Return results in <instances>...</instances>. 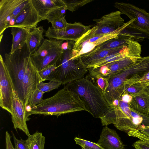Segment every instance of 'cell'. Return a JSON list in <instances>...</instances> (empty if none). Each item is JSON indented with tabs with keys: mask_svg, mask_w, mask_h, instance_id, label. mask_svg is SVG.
Wrapping results in <instances>:
<instances>
[{
	"mask_svg": "<svg viewBox=\"0 0 149 149\" xmlns=\"http://www.w3.org/2000/svg\"><path fill=\"white\" fill-rule=\"evenodd\" d=\"M99 118L102 126L113 124L117 129L127 133L149 126V115L135 111L120 97L109 105Z\"/></svg>",
	"mask_w": 149,
	"mask_h": 149,
	"instance_id": "6da1fadb",
	"label": "cell"
},
{
	"mask_svg": "<svg viewBox=\"0 0 149 149\" xmlns=\"http://www.w3.org/2000/svg\"><path fill=\"white\" fill-rule=\"evenodd\" d=\"M81 111H86L84 103L78 95L66 86L54 95L43 99L26 113L29 120L32 114L55 115Z\"/></svg>",
	"mask_w": 149,
	"mask_h": 149,
	"instance_id": "7a4b0ae2",
	"label": "cell"
},
{
	"mask_svg": "<svg viewBox=\"0 0 149 149\" xmlns=\"http://www.w3.org/2000/svg\"><path fill=\"white\" fill-rule=\"evenodd\" d=\"M74 91L83 102L93 117L100 118L109 104L103 92L92 80L89 75L69 83L65 86Z\"/></svg>",
	"mask_w": 149,
	"mask_h": 149,
	"instance_id": "3957f363",
	"label": "cell"
},
{
	"mask_svg": "<svg viewBox=\"0 0 149 149\" xmlns=\"http://www.w3.org/2000/svg\"><path fill=\"white\" fill-rule=\"evenodd\" d=\"M74 42L69 41L68 48L64 50L58 62L54 71L48 76L46 80L53 79L58 80L62 85L66 84L81 79L88 72V69L80 56L71 59Z\"/></svg>",
	"mask_w": 149,
	"mask_h": 149,
	"instance_id": "277c9868",
	"label": "cell"
},
{
	"mask_svg": "<svg viewBox=\"0 0 149 149\" xmlns=\"http://www.w3.org/2000/svg\"><path fill=\"white\" fill-rule=\"evenodd\" d=\"M30 56L26 45L22 49L17 51L12 54H5V65L12 79L15 91L22 101V81L27 62Z\"/></svg>",
	"mask_w": 149,
	"mask_h": 149,
	"instance_id": "5b68a950",
	"label": "cell"
},
{
	"mask_svg": "<svg viewBox=\"0 0 149 149\" xmlns=\"http://www.w3.org/2000/svg\"><path fill=\"white\" fill-rule=\"evenodd\" d=\"M128 23V22L125 23L123 25L111 33L89 36H82L74 43L71 59L75 58L88 53L109 40L118 38L120 33Z\"/></svg>",
	"mask_w": 149,
	"mask_h": 149,
	"instance_id": "8992f818",
	"label": "cell"
},
{
	"mask_svg": "<svg viewBox=\"0 0 149 149\" xmlns=\"http://www.w3.org/2000/svg\"><path fill=\"white\" fill-rule=\"evenodd\" d=\"M29 0H1L0 35L5 30L13 27L14 21Z\"/></svg>",
	"mask_w": 149,
	"mask_h": 149,
	"instance_id": "52a82bcc",
	"label": "cell"
},
{
	"mask_svg": "<svg viewBox=\"0 0 149 149\" xmlns=\"http://www.w3.org/2000/svg\"><path fill=\"white\" fill-rule=\"evenodd\" d=\"M42 20L48 22L60 19L65 15L66 6L63 0H31Z\"/></svg>",
	"mask_w": 149,
	"mask_h": 149,
	"instance_id": "ba28073f",
	"label": "cell"
},
{
	"mask_svg": "<svg viewBox=\"0 0 149 149\" xmlns=\"http://www.w3.org/2000/svg\"><path fill=\"white\" fill-rule=\"evenodd\" d=\"M15 90L10 72L0 55V106L10 114Z\"/></svg>",
	"mask_w": 149,
	"mask_h": 149,
	"instance_id": "9c48e42d",
	"label": "cell"
},
{
	"mask_svg": "<svg viewBox=\"0 0 149 149\" xmlns=\"http://www.w3.org/2000/svg\"><path fill=\"white\" fill-rule=\"evenodd\" d=\"M114 6L130 18L131 25L149 33V13L129 3L116 2Z\"/></svg>",
	"mask_w": 149,
	"mask_h": 149,
	"instance_id": "30bf717a",
	"label": "cell"
},
{
	"mask_svg": "<svg viewBox=\"0 0 149 149\" xmlns=\"http://www.w3.org/2000/svg\"><path fill=\"white\" fill-rule=\"evenodd\" d=\"M92 25H85L79 22L68 23L67 26L61 29L49 27L45 36L49 39L75 42L90 29Z\"/></svg>",
	"mask_w": 149,
	"mask_h": 149,
	"instance_id": "8fae6325",
	"label": "cell"
},
{
	"mask_svg": "<svg viewBox=\"0 0 149 149\" xmlns=\"http://www.w3.org/2000/svg\"><path fill=\"white\" fill-rule=\"evenodd\" d=\"M141 58L127 57L99 68H88L89 76L91 79L99 75L109 79L134 64Z\"/></svg>",
	"mask_w": 149,
	"mask_h": 149,
	"instance_id": "7c38bea8",
	"label": "cell"
},
{
	"mask_svg": "<svg viewBox=\"0 0 149 149\" xmlns=\"http://www.w3.org/2000/svg\"><path fill=\"white\" fill-rule=\"evenodd\" d=\"M40 81L38 71L30 56L27 62L22 81V101L25 109L30 97L37 89V86Z\"/></svg>",
	"mask_w": 149,
	"mask_h": 149,
	"instance_id": "4fadbf2b",
	"label": "cell"
},
{
	"mask_svg": "<svg viewBox=\"0 0 149 149\" xmlns=\"http://www.w3.org/2000/svg\"><path fill=\"white\" fill-rule=\"evenodd\" d=\"M42 20L31 0H29V3L15 19L13 27H22L31 30L37 27L38 23Z\"/></svg>",
	"mask_w": 149,
	"mask_h": 149,
	"instance_id": "5bb4252c",
	"label": "cell"
},
{
	"mask_svg": "<svg viewBox=\"0 0 149 149\" xmlns=\"http://www.w3.org/2000/svg\"><path fill=\"white\" fill-rule=\"evenodd\" d=\"M11 114L14 129L16 130L19 129L28 137L30 136L31 134L26 123L28 120L26 111L22 101L19 99L15 91L14 93Z\"/></svg>",
	"mask_w": 149,
	"mask_h": 149,
	"instance_id": "9a60e30c",
	"label": "cell"
},
{
	"mask_svg": "<svg viewBox=\"0 0 149 149\" xmlns=\"http://www.w3.org/2000/svg\"><path fill=\"white\" fill-rule=\"evenodd\" d=\"M97 143L104 149H124V145L114 130L103 127Z\"/></svg>",
	"mask_w": 149,
	"mask_h": 149,
	"instance_id": "2e32d148",
	"label": "cell"
},
{
	"mask_svg": "<svg viewBox=\"0 0 149 149\" xmlns=\"http://www.w3.org/2000/svg\"><path fill=\"white\" fill-rule=\"evenodd\" d=\"M64 41L54 39H45L37 51L30 55L34 64L42 60Z\"/></svg>",
	"mask_w": 149,
	"mask_h": 149,
	"instance_id": "e0dca14e",
	"label": "cell"
},
{
	"mask_svg": "<svg viewBox=\"0 0 149 149\" xmlns=\"http://www.w3.org/2000/svg\"><path fill=\"white\" fill-rule=\"evenodd\" d=\"M121 14L119 10L112 12L93 20L98 26L109 27L117 29L125 24L124 19L121 17Z\"/></svg>",
	"mask_w": 149,
	"mask_h": 149,
	"instance_id": "ac0fdd59",
	"label": "cell"
},
{
	"mask_svg": "<svg viewBox=\"0 0 149 149\" xmlns=\"http://www.w3.org/2000/svg\"><path fill=\"white\" fill-rule=\"evenodd\" d=\"M31 30L20 27H11L12 43L10 54H12L17 51L22 49L26 45L28 33Z\"/></svg>",
	"mask_w": 149,
	"mask_h": 149,
	"instance_id": "d6986e66",
	"label": "cell"
},
{
	"mask_svg": "<svg viewBox=\"0 0 149 149\" xmlns=\"http://www.w3.org/2000/svg\"><path fill=\"white\" fill-rule=\"evenodd\" d=\"M132 99L129 104L130 107L139 113L149 115V94L145 90L141 92L131 95Z\"/></svg>",
	"mask_w": 149,
	"mask_h": 149,
	"instance_id": "ffe728a7",
	"label": "cell"
},
{
	"mask_svg": "<svg viewBox=\"0 0 149 149\" xmlns=\"http://www.w3.org/2000/svg\"><path fill=\"white\" fill-rule=\"evenodd\" d=\"M44 31L43 26H40L29 32L26 45L30 56L36 51L41 45Z\"/></svg>",
	"mask_w": 149,
	"mask_h": 149,
	"instance_id": "44dd1931",
	"label": "cell"
},
{
	"mask_svg": "<svg viewBox=\"0 0 149 149\" xmlns=\"http://www.w3.org/2000/svg\"><path fill=\"white\" fill-rule=\"evenodd\" d=\"M126 45L111 49L97 51H92L88 53L81 56L80 57L82 62L87 68L89 65L94 62L109 55L120 52Z\"/></svg>",
	"mask_w": 149,
	"mask_h": 149,
	"instance_id": "7402d4cb",
	"label": "cell"
},
{
	"mask_svg": "<svg viewBox=\"0 0 149 149\" xmlns=\"http://www.w3.org/2000/svg\"><path fill=\"white\" fill-rule=\"evenodd\" d=\"M62 44L56 47L42 60L35 65L38 71L49 65L56 66L64 52V50L61 47Z\"/></svg>",
	"mask_w": 149,
	"mask_h": 149,
	"instance_id": "603a6c76",
	"label": "cell"
},
{
	"mask_svg": "<svg viewBox=\"0 0 149 149\" xmlns=\"http://www.w3.org/2000/svg\"><path fill=\"white\" fill-rule=\"evenodd\" d=\"M131 20L120 33L119 35L130 37L132 40L138 42L142 41L145 38L149 39V33L141 30L132 26L130 24Z\"/></svg>",
	"mask_w": 149,
	"mask_h": 149,
	"instance_id": "cb8c5ba5",
	"label": "cell"
},
{
	"mask_svg": "<svg viewBox=\"0 0 149 149\" xmlns=\"http://www.w3.org/2000/svg\"><path fill=\"white\" fill-rule=\"evenodd\" d=\"M130 40L131 39L128 36L119 35L118 38L109 40L97 46L92 51L109 50L121 47L127 45Z\"/></svg>",
	"mask_w": 149,
	"mask_h": 149,
	"instance_id": "d4e9b609",
	"label": "cell"
},
{
	"mask_svg": "<svg viewBox=\"0 0 149 149\" xmlns=\"http://www.w3.org/2000/svg\"><path fill=\"white\" fill-rule=\"evenodd\" d=\"M45 138L41 132H36L27 139L29 149H45Z\"/></svg>",
	"mask_w": 149,
	"mask_h": 149,
	"instance_id": "484cf974",
	"label": "cell"
},
{
	"mask_svg": "<svg viewBox=\"0 0 149 149\" xmlns=\"http://www.w3.org/2000/svg\"><path fill=\"white\" fill-rule=\"evenodd\" d=\"M128 134L139 139L133 144L136 149H149V137L141 133L140 130L131 131Z\"/></svg>",
	"mask_w": 149,
	"mask_h": 149,
	"instance_id": "4316f807",
	"label": "cell"
},
{
	"mask_svg": "<svg viewBox=\"0 0 149 149\" xmlns=\"http://www.w3.org/2000/svg\"><path fill=\"white\" fill-rule=\"evenodd\" d=\"M44 93L37 89L32 93L28 100L27 104L25 108L26 113L31 109L40 103L43 99Z\"/></svg>",
	"mask_w": 149,
	"mask_h": 149,
	"instance_id": "83f0119b",
	"label": "cell"
},
{
	"mask_svg": "<svg viewBox=\"0 0 149 149\" xmlns=\"http://www.w3.org/2000/svg\"><path fill=\"white\" fill-rule=\"evenodd\" d=\"M61 84L58 80L53 79L48 83L40 81L37 86V89L44 93L57 88Z\"/></svg>",
	"mask_w": 149,
	"mask_h": 149,
	"instance_id": "f1b7e54d",
	"label": "cell"
},
{
	"mask_svg": "<svg viewBox=\"0 0 149 149\" xmlns=\"http://www.w3.org/2000/svg\"><path fill=\"white\" fill-rule=\"evenodd\" d=\"M68 10L73 12L93 0H63Z\"/></svg>",
	"mask_w": 149,
	"mask_h": 149,
	"instance_id": "f546056e",
	"label": "cell"
},
{
	"mask_svg": "<svg viewBox=\"0 0 149 149\" xmlns=\"http://www.w3.org/2000/svg\"><path fill=\"white\" fill-rule=\"evenodd\" d=\"M74 140L76 144L79 145L81 149H104L97 143L77 137Z\"/></svg>",
	"mask_w": 149,
	"mask_h": 149,
	"instance_id": "4dcf8cb0",
	"label": "cell"
},
{
	"mask_svg": "<svg viewBox=\"0 0 149 149\" xmlns=\"http://www.w3.org/2000/svg\"><path fill=\"white\" fill-rule=\"evenodd\" d=\"M145 89L140 82H137L125 88L124 92L130 95H134L141 92Z\"/></svg>",
	"mask_w": 149,
	"mask_h": 149,
	"instance_id": "1f68e13d",
	"label": "cell"
},
{
	"mask_svg": "<svg viewBox=\"0 0 149 149\" xmlns=\"http://www.w3.org/2000/svg\"><path fill=\"white\" fill-rule=\"evenodd\" d=\"M91 79L93 81L103 92L104 93L108 86L109 79L104 78L99 75Z\"/></svg>",
	"mask_w": 149,
	"mask_h": 149,
	"instance_id": "d6a6232c",
	"label": "cell"
},
{
	"mask_svg": "<svg viewBox=\"0 0 149 149\" xmlns=\"http://www.w3.org/2000/svg\"><path fill=\"white\" fill-rule=\"evenodd\" d=\"M56 68V65H49L44 68L41 70L38 71L41 81H43L46 80L48 76L54 71Z\"/></svg>",
	"mask_w": 149,
	"mask_h": 149,
	"instance_id": "836d02e7",
	"label": "cell"
},
{
	"mask_svg": "<svg viewBox=\"0 0 149 149\" xmlns=\"http://www.w3.org/2000/svg\"><path fill=\"white\" fill-rule=\"evenodd\" d=\"M13 139L15 144V149H29L27 140H24L21 139H17L13 133Z\"/></svg>",
	"mask_w": 149,
	"mask_h": 149,
	"instance_id": "e575fe53",
	"label": "cell"
},
{
	"mask_svg": "<svg viewBox=\"0 0 149 149\" xmlns=\"http://www.w3.org/2000/svg\"><path fill=\"white\" fill-rule=\"evenodd\" d=\"M51 27L55 29H61L65 28L67 26L68 23L67 22L65 15L63 17L57 19L52 23Z\"/></svg>",
	"mask_w": 149,
	"mask_h": 149,
	"instance_id": "d590c367",
	"label": "cell"
},
{
	"mask_svg": "<svg viewBox=\"0 0 149 149\" xmlns=\"http://www.w3.org/2000/svg\"><path fill=\"white\" fill-rule=\"evenodd\" d=\"M138 82L145 88L149 86V70L142 75Z\"/></svg>",
	"mask_w": 149,
	"mask_h": 149,
	"instance_id": "8d00e7d4",
	"label": "cell"
},
{
	"mask_svg": "<svg viewBox=\"0 0 149 149\" xmlns=\"http://www.w3.org/2000/svg\"><path fill=\"white\" fill-rule=\"evenodd\" d=\"M5 142L6 149H15L11 141V136L7 131L5 134Z\"/></svg>",
	"mask_w": 149,
	"mask_h": 149,
	"instance_id": "74e56055",
	"label": "cell"
},
{
	"mask_svg": "<svg viewBox=\"0 0 149 149\" xmlns=\"http://www.w3.org/2000/svg\"><path fill=\"white\" fill-rule=\"evenodd\" d=\"M140 131L143 134L149 137V126L146 127L145 128L141 130Z\"/></svg>",
	"mask_w": 149,
	"mask_h": 149,
	"instance_id": "f35d334b",
	"label": "cell"
},
{
	"mask_svg": "<svg viewBox=\"0 0 149 149\" xmlns=\"http://www.w3.org/2000/svg\"><path fill=\"white\" fill-rule=\"evenodd\" d=\"M145 90L149 94V86L146 87L145 89Z\"/></svg>",
	"mask_w": 149,
	"mask_h": 149,
	"instance_id": "ab89813d",
	"label": "cell"
}]
</instances>
